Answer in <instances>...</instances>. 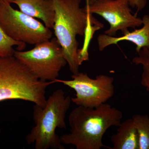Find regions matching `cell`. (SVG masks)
<instances>
[{
  "mask_svg": "<svg viewBox=\"0 0 149 149\" xmlns=\"http://www.w3.org/2000/svg\"><path fill=\"white\" fill-rule=\"evenodd\" d=\"M123 117L122 112L108 104L94 108L77 106L69 115V132L61 136V143L76 149L109 148L103 143L104 134L112 126L118 127Z\"/></svg>",
  "mask_w": 149,
  "mask_h": 149,
  "instance_id": "1",
  "label": "cell"
},
{
  "mask_svg": "<svg viewBox=\"0 0 149 149\" xmlns=\"http://www.w3.org/2000/svg\"><path fill=\"white\" fill-rule=\"evenodd\" d=\"M55 16L53 29L61 46L70 70L73 74L79 72L77 35L83 36L89 22L103 25L80 7L81 0H52Z\"/></svg>",
  "mask_w": 149,
  "mask_h": 149,
  "instance_id": "2",
  "label": "cell"
},
{
  "mask_svg": "<svg viewBox=\"0 0 149 149\" xmlns=\"http://www.w3.org/2000/svg\"><path fill=\"white\" fill-rule=\"evenodd\" d=\"M71 102V98L59 89L47 99L45 107L35 104L32 116L35 125L26 136L27 143L34 144L35 149H64L56 130L66 128L65 116Z\"/></svg>",
  "mask_w": 149,
  "mask_h": 149,
  "instance_id": "3",
  "label": "cell"
},
{
  "mask_svg": "<svg viewBox=\"0 0 149 149\" xmlns=\"http://www.w3.org/2000/svg\"><path fill=\"white\" fill-rule=\"evenodd\" d=\"M53 83L40 80L14 56L0 57V102L22 100L44 107L46 90Z\"/></svg>",
  "mask_w": 149,
  "mask_h": 149,
  "instance_id": "4",
  "label": "cell"
},
{
  "mask_svg": "<svg viewBox=\"0 0 149 149\" xmlns=\"http://www.w3.org/2000/svg\"><path fill=\"white\" fill-rule=\"evenodd\" d=\"M14 56L40 80L54 81L67 64L63 51L56 37L35 45L27 51H15Z\"/></svg>",
  "mask_w": 149,
  "mask_h": 149,
  "instance_id": "5",
  "label": "cell"
},
{
  "mask_svg": "<svg viewBox=\"0 0 149 149\" xmlns=\"http://www.w3.org/2000/svg\"><path fill=\"white\" fill-rule=\"evenodd\" d=\"M0 26L13 40L28 45H36L52 36L50 29L42 22L3 1H0Z\"/></svg>",
  "mask_w": 149,
  "mask_h": 149,
  "instance_id": "6",
  "label": "cell"
},
{
  "mask_svg": "<svg viewBox=\"0 0 149 149\" xmlns=\"http://www.w3.org/2000/svg\"><path fill=\"white\" fill-rule=\"evenodd\" d=\"M72 80L56 79L54 83L63 84L75 91V97L71 101L77 106L94 108L106 103L113 96L114 79L112 77L100 74L95 79L87 73L73 74Z\"/></svg>",
  "mask_w": 149,
  "mask_h": 149,
  "instance_id": "7",
  "label": "cell"
},
{
  "mask_svg": "<svg viewBox=\"0 0 149 149\" xmlns=\"http://www.w3.org/2000/svg\"><path fill=\"white\" fill-rule=\"evenodd\" d=\"M129 6L128 0H96L88 9L84 8L88 13L104 19L110 25L105 34L113 36L119 30L123 35L129 31L128 28L143 25L142 19L131 13Z\"/></svg>",
  "mask_w": 149,
  "mask_h": 149,
  "instance_id": "8",
  "label": "cell"
},
{
  "mask_svg": "<svg viewBox=\"0 0 149 149\" xmlns=\"http://www.w3.org/2000/svg\"><path fill=\"white\" fill-rule=\"evenodd\" d=\"M142 19V28L131 32L128 31L121 37H116L105 34L99 35L97 37L99 50L103 51L108 46L115 45L122 41H129L135 44L137 53L143 48L149 49V15H144Z\"/></svg>",
  "mask_w": 149,
  "mask_h": 149,
  "instance_id": "9",
  "label": "cell"
},
{
  "mask_svg": "<svg viewBox=\"0 0 149 149\" xmlns=\"http://www.w3.org/2000/svg\"><path fill=\"white\" fill-rule=\"evenodd\" d=\"M13 3L23 13L40 19L46 27L53 29L55 11L52 0H16Z\"/></svg>",
  "mask_w": 149,
  "mask_h": 149,
  "instance_id": "10",
  "label": "cell"
},
{
  "mask_svg": "<svg viewBox=\"0 0 149 149\" xmlns=\"http://www.w3.org/2000/svg\"><path fill=\"white\" fill-rule=\"evenodd\" d=\"M117 132L112 135L111 149H139V136L133 118L121 123Z\"/></svg>",
  "mask_w": 149,
  "mask_h": 149,
  "instance_id": "11",
  "label": "cell"
},
{
  "mask_svg": "<svg viewBox=\"0 0 149 149\" xmlns=\"http://www.w3.org/2000/svg\"><path fill=\"white\" fill-rule=\"evenodd\" d=\"M139 136V149H149V117L136 114L132 117Z\"/></svg>",
  "mask_w": 149,
  "mask_h": 149,
  "instance_id": "12",
  "label": "cell"
},
{
  "mask_svg": "<svg viewBox=\"0 0 149 149\" xmlns=\"http://www.w3.org/2000/svg\"><path fill=\"white\" fill-rule=\"evenodd\" d=\"M15 46L17 50L22 51L25 49L26 44L12 39L0 26V57L13 56L15 51L13 47Z\"/></svg>",
  "mask_w": 149,
  "mask_h": 149,
  "instance_id": "13",
  "label": "cell"
},
{
  "mask_svg": "<svg viewBox=\"0 0 149 149\" xmlns=\"http://www.w3.org/2000/svg\"><path fill=\"white\" fill-rule=\"evenodd\" d=\"M138 54V56L133 59L132 62L136 65L142 66L141 85L149 93V49L143 48Z\"/></svg>",
  "mask_w": 149,
  "mask_h": 149,
  "instance_id": "14",
  "label": "cell"
},
{
  "mask_svg": "<svg viewBox=\"0 0 149 149\" xmlns=\"http://www.w3.org/2000/svg\"><path fill=\"white\" fill-rule=\"evenodd\" d=\"M129 6L133 8H136L137 11L135 15H137V13L141 11L147 4V0H128Z\"/></svg>",
  "mask_w": 149,
  "mask_h": 149,
  "instance_id": "15",
  "label": "cell"
},
{
  "mask_svg": "<svg viewBox=\"0 0 149 149\" xmlns=\"http://www.w3.org/2000/svg\"><path fill=\"white\" fill-rule=\"evenodd\" d=\"M86 5L85 8L88 9L90 5V0H86Z\"/></svg>",
  "mask_w": 149,
  "mask_h": 149,
  "instance_id": "16",
  "label": "cell"
},
{
  "mask_svg": "<svg viewBox=\"0 0 149 149\" xmlns=\"http://www.w3.org/2000/svg\"><path fill=\"white\" fill-rule=\"evenodd\" d=\"M16 1V0H0V1H3L7 2L9 3H13L14 1Z\"/></svg>",
  "mask_w": 149,
  "mask_h": 149,
  "instance_id": "17",
  "label": "cell"
},
{
  "mask_svg": "<svg viewBox=\"0 0 149 149\" xmlns=\"http://www.w3.org/2000/svg\"><path fill=\"white\" fill-rule=\"evenodd\" d=\"M95 1L96 0H90V4L93 3H94Z\"/></svg>",
  "mask_w": 149,
  "mask_h": 149,
  "instance_id": "18",
  "label": "cell"
},
{
  "mask_svg": "<svg viewBox=\"0 0 149 149\" xmlns=\"http://www.w3.org/2000/svg\"><path fill=\"white\" fill-rule=\"evenodd\" d=\"M1 128H0V133H1Z\"/></svg>",
  "mask_w": 149,
  "mask_h": 149,
  "instance_id": "19",
  "label": "cell"
}]
</instances>
